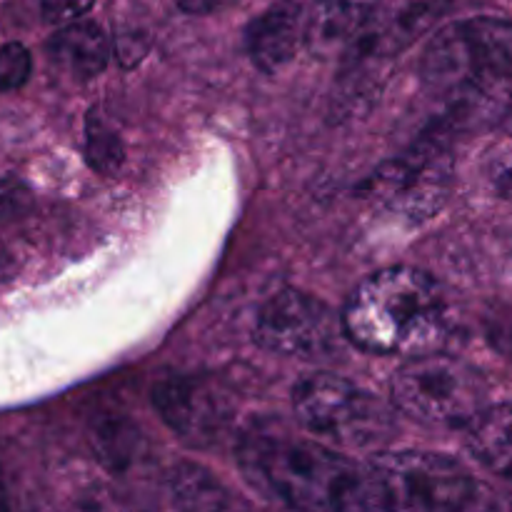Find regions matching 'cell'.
<instances>
[{"label": "cell", "mask_w": 512, "mask_h": 512, "mask_svg": "<svg viewBox=\"0 0 512 512\" xmlns=\"http://www.w3.org/2000/svg\"><path fill=\"white\" fill-rule=\"evenodd\" d=\"M308 40V13L300 0H278L245 28V53L263 73H278Z\"/></svg>", "instance_id": "8fae6325"}, {"label": "cell", "mask_w": 512, "mask_h": 512, "mask_svg": "<svg viewBox=\"0 0 512 512\" xmlns=\"http://www.w3.org/2000/svg\"><path fill=\"white\" fill-rule=\"evenodd\" d=\"M170 488H173L175 503L183 505V508L215 510L228 505V493L223 490V485L198 465L185 463L175 468L173 478H170Z\"/></svg>", "instance_id": "9a60e30c"}, {"label": "cell", "mask_w": 512, "mask_h": 512, "mask_svg": "<svg viewBox=\"0 0 512 512\" xmlns=\"http://www.w3.org/2000/svg\"><path fill=\"white\" fill-rule=\"evenodd\" d=\"M340 318L345 338L365 353L418 355L443 340L448 303L428 273L398 265L365 278Z\"/></svg>", "instance_id": "7a4b0ae2"}, {"label": "cell", "mask_w": 512, "mask_h": 512, "mask_svg": "<svg viewBox=\"0 0 512 512\" xmlns=\"http://www.w3.org/2000/svg\"><path fill=\"white\" fill-rule=\"evenodd\" d=\"M180 10L190 15H210L215 10H223L228 5H233L235 0H175Z\"/></svg>", "instance_id": "44dd1931"}, {"label": "cell", "mask_w": 512, "mask_h": 512, "mask_svg": "<svg viewBox=\"0 0 512 512\" xmlns=\"http://www.w3.org/2000/svg\"><path fill=\"white\" fill-rule=\"evenodd\" d=\"M420 78L448 98L493 93L512 80V23L483 15L445 25L425 45Z\"/></svg>", "instance_id": "3957f363"}, {"label": "cell", "mask_w": 512, "mask_h": 512, "mask_svg": "<svg viewBox=\"0 0 512 512\" xmlns=\"http://www.w3.org/2000/svg\"><path fill=\"white\" fill-rule=\"evenodd\" d=\"M300 425L343 450H378L395 438V415L373 393L330 373L300 380L293 393Z\"/></svg>", "instance_id": "5b68a950"}, {"label": "cell", "mask_w": 512, "mask_h": 512, "mask_svg": "<svg viewBox=\"0 0 512 512\" xmlns=\"http://www.w3.org/2000/svg\"><path fill=\"white\" fill-rule=\"evenodd\" d=\"M48 58L58 73L68 78H95L105 70L110 58V40L98 23H68L48 40Z\"/></svg>", "instance_id": "7c38bea8"}, {"label": "cell", "mask_w": 512, "mask_h": 512, "mask_svg": "<svg viewBox=\"0 0 512 512\" xmlns=\"http://www.w3.org/2000/svg\"><path fill=\"white\" fill-rule=\"evenodd\" d=\"M503 480H508V483H512V470H510V473L508 475H505V478Z\"/></svg>", "instance_id": "d4e9b609"}, {"label": "cell", "mask_w": 512, "mask_h": 512, "mask_svg": "<svg viewBox=\"0 0 512 512\" xmlns=\"http://www.w3.org/2000/svg\"><path fill=\"white\" fill-rule=\"evenodd\" d=\"M383 508L465 510L483 505L485 490L455 460L423 450L383 453L370 460Z\"/></svg>", "instance_id": "52a82bcc"}, {"label": "cell", "mask_w": 512, "mask_h": 512, "mask_svg": "<svg viewBox=\"0 0 512 512\" xmlns=\"http://www.w3.org/2000/svg\"><path fill=\"white\" fill-rule=\"evenodd\" d=\"M390 390L400 413L438 428H468L485 408L483 375L465 360L430 350L410 358Z\"/></svg>", "instance_id": "8992f818"}, {"label": "cell", "mask_w": 512, "mask_h": 512, "mask_svg": "<svg viewBox=\"0 0 512 512\" xmlns=\"http://www.w3.org/2000/svg\"><path fill=\"white\" fill-rule=\"evenodd\" d=\"M345 338L343 318L303 290H280L260 308L255 343L270 353L323 360L338 353Z\"/></svg>", "instance_id": "9c48e42d"}, {"label": "cell", "mask_w": 512, "mask_h": 512, "mask_svg": "<svg viewBox=\"0 0 512 512\" xmlns=\"http://www.w3.org/2000/svg\"><path fill=\"white\" fill-rule=\"evenodd\" d=\"M495 188L500 190V195L512 200V158L505 160L498 173H495Z\"/></svg>", "instance_id": "7402d4cb"}, {"label": "cell", "mask_w": 512, "mask_h": 512, "mask_svg": "<svg viewBox=\"0 0 512 512\" xmlns=\"http://www.w3.org/2000/svg\"><path fill=\"white\" fill-rule=\"evenodd\" d=\"M500 343H503L505 353L512 355V323L508 325V328L503 330V333H500Z\"/></svg>", "instance_id": "603a6c76"}, {"label": "cell", "mask_w": 512, "mask_h": 512, "mask_svg": "<svg viewBox=\"0 0 512 512\" xmlns=\"http://www.w3.org/2000/svg\"><path fill=\"white\" fill-rule=\"evenodd\" d=\"M153 403L160 418L190 445H208L230 423L225 393L200 378H168L155 388Z\"/></svg>", "instance_id": "30bf717a"}, {"label": "cell", "mask_w": 512, "mask_h": 512, "mask_svg": "<svg viewBox=\"0 0 512 512\" xmlns=\"http://www.w3.org/2000/svg\"><path fill=\"white\" fill-rule=\"evenodd\" d=\"M8 505V500H5V488H3V480H0V510Z\"/></svg>", "instance_id": "cb8c5ba5"}, {"label": "cell", "mask_w": 512, "mask_h": 512, "mask_svg": "<svg viewBox=\"0 0 512 512\" xmlns=\"http://www.w3.org/2000/svg\"><path fill=\"white\" fill-rule=\"evenodd\" d=\"M445 0H380L368 28L348 45L338 80L333 108L358 115L375 103L390 75V65L438 20Z\"/></svg>", "instance_id": "277c9868"}, {"label": "cell", "mask_w": 512, "mask_h": 512, "mask_svg": "<svg viewBox=\"0 0 512 512\" xmlns=\"http://www.w3.org/2000/svg\"><path fill=\"white\" fill-rule=\"evenodd\" d=\"M33 70V58L23 43H5L0 48V93L23 88Z\"/></svg>", "instance_id": "ac0fdd59"}, {"label": "cell", "mask_w": 512, "mask_h": 512, "mask_svg": "<svg viewBox=\"0 0 512 512\" xmlns=\"http://www.w3.org/2000/svg\"><path fill=\"white\" fill-rule=\"evenodd\" d=\"M135 428L125 420H100L93 433L95 450L110 470H125L135 455Z\"/></svg>", "instance_id": "e0dca14e"}, {"label": "cell", "mask_w": 512, "mask_h": 512, "mask_svg": "<svg viewBox=\"0 0 512 512\" xmlns=\"http://www.w3.org/2000/svg\"><path fill=\"white\" fill-rule=\"evenodd\" d=\"M245 478L303 510H385L373 473L348 455L288 433H250L238 450Z\"/></svg>", "instance_id": "6da1fadb"}, {"label": "cell", "mask_w": 512, "mask_h": 512, "mask_svg": "<svg viewBox=\"0 0 512 512\" xmlns=\"http://www.w3.org/2000/svg\"><path fill=\"white\" fill-rule=\"evenodd\" d=\"M95 0H43V20L50 25H68L83 18Z\"/></svg>", "instance_id": "ffe728a7"}, {"label": "cell", "mask_w": 512, "mask_h": 512, "mask_svg": "<svg viewBox=\"0 0 512 512\" xmlns=\"http://www.w3.org/2000/svg\"><path fill=\"white\" fill-rule=\"evenodd\" d=\"M123 140L118 130L108 123L98 108H93L85 120V160L95 173L113 175L123 165Z\"/></svg>", "instance_id": "2e32d148"}, {"label": "cell", "mask_w": 512, "mask_h": 512, "mask_svg": "<svg viewBox=\"0 0 512 512\" xmlns=\"http://www.w3.org/2000/svg\"><path fill=\"white\" fill-rule=\"evenodd\" d=\"M453 183V153L438 135H425L370 180L368 193L408 223H423L445 205Z\"/></svg>", "instance_id": "ba28073f"}, {"label": "cell", "mask_w": 512, "mask_h": 512, "mask_svg": "<svg viewBox=\"0 0 512 512\" xmlns=\"http://www.w3.org/2000/svg\"><path fill=\"white\" fill-rule=\"evenodd\" d=\"M380 0H315L308 15V43L318 53L345 50L373 20Z\"/></svg>", "instance_id": "4fadbf2b"}, {"label": "cell", "mask_w": 512, "mask_h": 512, "mask_svg": "<svg viewBox=\"0 0 512 512\" xmlns=\"http://www.w3.org/2000/svg\"><path fill=\"white\" fill-rule=\"evenodd\" d=\"M465 440L480 465L505 478L512 470V403L480 410L468 423Z\"/></svg>", "instance_id": "5bb4252c"}, {"label": "cell", "mask_w": 512, "mask_h": 512, "mask_svg": "<svg viewBox=\"0 0 512 512\" xmlns=\"http://www.w3.org/2000/svg\"><path fill=\"white\" fill-rule=\"evenodd\" d=\"M33 208V193L15 175L0 178V223H15Z\"/></svg>", "instance_id": "d6986e66"}]
</instances>
